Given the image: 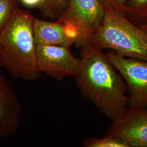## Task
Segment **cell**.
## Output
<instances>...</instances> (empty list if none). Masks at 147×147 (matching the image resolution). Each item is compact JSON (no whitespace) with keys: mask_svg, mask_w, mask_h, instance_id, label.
Instances as JSON below:
<instances>
[{"mask_svg":"<svg viewBox=\"0 0 147 147\" xmlns=\"http://www.w3.org/2000/svg\"><path fill=\"white\" fill-rule=\"evenodd\" d=\"M74 78L82 95L111 120L127 109L124 80L107 54L91 42L81 47L80 67Z\"/></svg>","mask_w":147,"mask_h":147,"instance_id":"6da1fadb","label":"cell"},{"mask_svg":"<svg viewBox=\"0 0 147 147\" xmlns=\"http://www.w3.org/2000/svg\"><path fill=\"white\" fill-rule=\"evenodd\" d=\"M34 16L18 9L0 33V67L14 78L33 81L40 76L34 36Z\"/></svg>","mask_w":147,"mask_h":147,"instance_id":"7a4b0ae2","label":"cell"},{"mask_svg":"<svg viewBox=\"0 0 147 147\" xmlns=\"http://www.w3.org/2000/svg\"><path fill=\"white\" fill-rule=\"evenodd\" d=\"M90 42L102 50L110 49L125 57L147 61V32L116 11L105 9Z\"/></svg>","mask_w":147,"mask_h":147,"instance_id":"3957f363","label":"cell"},{"mask_svg":"<svg viewBox=\"0 0 147 147\" xmlns=\"http://www.w3.org/2000/svg\"><path fill=\"white\" fill-rule=\"evenodd\" d=\"M105 13V8L98 0H70L58 20L75 32V45L82 47L90 43Z\"/></svg>","mask_w":147,"mask_h":147,"instance_id":"277c9868","label":"cell"},{"mask_svg":"<svg viewBox=\"0 0 147 147\" xmlns=\"http://www.w3.org/2000/svg\"><path fill=\"white\" fill-rule=\"evenodd\" d=\"M107 55L126 84L128 108L147 107V61L125 57L113 50Z\"/></svg>","mask_w":147,"mask_h":147,"instance_id":"5b68a950","label":"cell"},{"mask_svg":"<svg viewBox=\"0 0 147 147\" xmlns=\"http://www.w3.org/2000/svg\"><path fill=\"white\" fill-rule=\"evenodd\" d=\"M70 47L37 45V65L40 73L58 81L74 77L79 70L80 58L74 55Z\"/></svg>","mask_w":147,"mask_h":147,"instance_id":"8992f818","label":"cell"},{"mask_svg":"<svg viewBox=\"0 0 147 147\" xmlns=\"http://www.w3.org/2000/svg\"><path fill=\"white\" fill-rule=\"evenodd\" d=\"M106 134L124 140L131 147H147V107L127 108L112 121Z\"/></svg>","mask_w":147,"mask_h":147,"instance_id":"52a82bcc","label":"cell"},{"mask_svg":"<svg viewBox=\"0 0 147 147\" xmlns=\"http://www.w3.org/2000/svg\"><path fill=\"white\" fill-rule=\"evenodd\" d=\"M21 102L7 79L0 73V139L18 131L21 120Z\"/></svg>","mask_w":147,"mask_h":147,"instance_id":"ba28073f","label":"cell"},{"mask_svg":"<svg viewBox=\"0 0 147 147\" xmlns=\"http://www.w3.org/2000/svg\"><path fill=\"white\" fill-rule=\"evenodd\" d=\"M33 29L36 45L70 47L75 44L73 34L62 22L45 21L34 18Z\"/></svg>","mask_w":147,"mask_h":147,"instance_id":"9c48e42d","label":"cell"},{"mask_svg":"<svg viewBox=\"0 0 147 147\" xmlns=\"http://www.w3.org/2000/svg\"><path fill=\"white\" fill-rule=\"evenodd\" d=\"M124 16L138 26L147 25V0H128Z\"/></svg>","mask_w":147,"mask_h":147,"instance_id":"30bf717a","label":"cell"},{"mask_svg":"<svg viewBox=\"0 0 147 147\" xmlns=\"http://www.w3.org/2000/svg\"><path fill=\"white\" fill-rule=\"evenodd\" d=\"M83 145L85 147H131L124 140L109 134L101 138H88Z\"/></svg>","mask_w":147,"mask_h":147,"instance_id":"8fae6325","label":"cell"},{"mask_svg":"<svg viewBox=\"0 0 147 147\" xmlns=\"http://www.w3.org/2000/svg\"><path fill=\"white\" fill-rule=\"evenodd\" d=\"M19 0H0V33L18 10Z\"/></svg>","mask_w":147,"mask_h":147,"instance_id":"7c38bea8","label":"cell"},{"mask_svg":"<svg viewBox=\"0 0 147 147\" xmlns=\"http://www.w3.org/2000/svg\"><path fill=\"white\" fill-rule=\"evenodd\" d=\"M70 0H47L42 9L46 15L59 18L68 6Z\"/></svg>","mask_w":147,"mask_h":147,"instance_id":"4fadbf2b","label":"cell"},{"mask_svg":"<svg viewBox=\"0 0 147 147\" xmlns=\"http://www.w3.org/2000/svg\"><path fill=\"white\" fill-rule=\"evenodd\" d=\"M105 9H111L124 15L128 0H98Z\"/></svg>","mask_w":147,"mask_h":147,"instance_id":"5bb4252c","label":"cell"},{"mask_svg":"<svg viewBox=\"0 0 147 147\" xmlns=\"http://www.w3.org/2000/svg\"><path fill=\"white\" fill-rule=\"evenodd\" d=\"M20 2L28 7H37L43 9L47 0H19Z\"/></svg>","mask_w":147,"mask_h":147,"instance_id":"9a60e30c","label":"cell"},{"mask_svg":"<svg viewBox=\"0 0 147 147\" xmlns=\"http://www.w3.org/2000/svg\"><path fill=\"white\" fill-rule=\"evenodd\" d=\"M141 27H142V28L146 31L147 32V25H145V26H140Z\"/></svg>","mask_w":147,"mask_h":147,"instance_id":"2e32d148","label":"cell"}]
</instances>
